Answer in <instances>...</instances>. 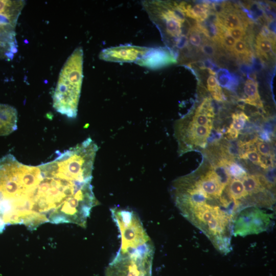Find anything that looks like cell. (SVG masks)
<instances>
[{
    "label": "cell",
    "instance_id": "277c9868",
    "mask_svg": "<svg viewBox=\"0 0 276 276\" xmlns=\"http://www.w3.org/2000/svg\"><path fill=\"white\" fill-rule=\"evenodd\" d=\"M25 5L22 0H0V59L10 60L17 51L15 28Z\"/></svg>",
    "mask_w": 276,
    "mask_h": 276
},
{
    "label": "cell",
    "instance_id": "83f0119b",
    "mask_svg": "<svg viewBox=\"0 0 276 276\" xmlns=\"http://www.w3.org/2000/svg\"><path fill=\"white\" fill-rule=\"evenodd\" d=\"M272 26H274V22L272 23ZM272 25L270 23L269 25V26L271 27ZM268 29H269V30H270L271 29V27H269V28H268ZM272 33L274 34V27H272Z\"/></svg>",
    "mask_w": 276,
    "mask_h": 276
},
{
    "label": "cell",
    "instance_id": "5b68a950",
    "mask_svg": "<svg viewBox=\"0 0 276 276\" xmlns=\"http://www.w3.org/2000/svg\"><path fill=\"white\" fill-rule=\"evenodd\" d=\"M272 218V214L258 207L246 208L237 214L233 234L243 237L265 232L270 227Z\"/></svg>",
    "mask_w": 276,
    "mask_h": 276
},
{
    "label": "cell",
    "instance_id": "9c48e42d",
    "mask_svg": "<svg viewBox=\"0 0 276 276\" xmlns=\"http://www.w3.org/2000/svg\"><path fill=\"white\" fill-rule=\"evenodd\" d=\"M258 87V85L256 81L250 78L247 79L244 87L246 98L241 100L246 104L262 108L263 104L259 94Z\"/></svg>",
    "mask_w": 276,
    "mask_h": 276
},
{
    "label": "cell",
    "instance_id": "7a4b0ae2",
    "mask_svg": "<svg viewBox=\"0 0 276 276\" xmlns=\"http://www.w3.org/2000/svg\"><path fill=\"white\" fill-rule=\"evenodd\" d=\"M83 51L75 49L62 67L53 95L55 110L70 118L76 117L83 81Z\"/></svg>",
    "mask_w": 276,
    "mask_h": 276
},
{
    "label": "cell",
    "instance_id": "ac0fdd59",
    "mask_svg": "<svg viewBox=\"0 0 276 276\" xmlns=\"http://www.w3.org/2000/svg\"><path fill=\"white\" fill-rule=\"evenodd\" d=\"M201 33L194 26H191L187 35H186L189 43L194 47L199 48L201 45L203 39L201 36Z\"/></svg>",
    "mask_w": 276,
    "mask_h": 276
},
{
    "label": "cell",
    "instance_id": "8992f818",
    "mask_svg": "<svg viewBox=\"0 0 276 276\" xmlns=\"http://www.w3.org/2000/svg\"><path fill=\"white\" fill-rule=\"evenodd\" d=\"M151 48L131 44L121 45L102 50L99 58L105 61L136 63L146 56Z\"/></svg>",
    "mask_w": 276,
    "mask_h": 276
},
{
    "label": "cell",
    "instance_id": "3957f363",
    "mask_svg": "<svg viewBox=\"0 0 276 276\" xmlns=\"http://www.w3.org/2000/svg\"><path fill=\"white\" fill-rule=\"evenodd\" d=\"M110 211L121 237V247L117 254L130 255L151 242L135 212L118 207L111 209Z\"/></svg>",
    "mask_w": 276,
    "mask_h": 276
},
{
    "label": "cell",
    "instance_id": "6da1fadb",
    "mask_svg": "<svg viewBox=\"0 0 276 276\" xmlns=\"http://www.w3.org/2000/svg\"><path fill=\"white\" fill-rule=\"evenodd\" d=\"M31 166L17 198L21 224L34 229L45 222L84 227L98 204L91 178L64 152Z\"/></svg>",
    "mask_w": 276,
    "mask_h": 276
},
{
    "label": "cell",
    "instance_id": "ba28073f",
    "mask_svg": "<svg viewBox=\"0 0 276 276\" xmlns=\"http://www.w3.org/2000/svg\"><path fill=\"white\" fill-rule=\"evenodd\" d=\"M17 111L13 106L0 103V136L7 135L17 129Z\"/></svg>",
    "mask_w": 276,
    "mask_h": 276
},
{
    "label": "cell",
    "instance_id": "7c38bea8",
    "mask_svg": "<svg viewBox=\"0 0 276 276\" xmlns=\"http://www.w3.org/2000/svg\"><path fill=\"white\" fill-rule=\"evenodd\" d=\"M242 179L244 189L248 195L263 193L266 191V188L260 184L256 175H246Z\"/></svg>",
    "mask_w": 276,
    "mask_h": 276
},
{
    "label": "cell",
    "instance_id": "484cf974",
    "mask_svg": "<svg viewBox=\"0 0 276 276\" xmlns=\"http://www.w3.org/2000/svg\"><path fill=\"white\" fill-rule=\"evenodd\" d=\"M226 133L228 135L229 137L232 139H236L238 137L239 132L235 130L231 125H230L226 131Z\"/></svg>",
    "mask_w": 276,
    "mask_h": 276
},
{
    "label": "cell",
    "instance_id": "9a60e30c",
    "mask_svg": "<svg viewBox=\"0 0 276 276\" xmlns=\"http://www.w3.org/2000/svg\"><path fill=\"white\" fill-rule=\"evenodd\" d=\"M219 85L226 88H232L237 84V80L224 68H220L216 74Z\"/></svg>",
    "mask_w": 276,
    "mask_h": 276
},
{
    "label": "cell",
    "instance_id": "30bf717a",
    "mask_svg": "<svg viewBox=\"0 0 276 276\" xmlns=\"http://www.w3.org/2000/svg\"><path fill=\"white\" fill-rule=\"evenodd\" d=\"M219 17L221 24L227 29L240 27L245 28L248 24L245 17L236 10L230 9Z\"/></svg>",
    "mask_w": 276,
    "mask_h": 276
},
{
    "label": "cell",
    "instance_id": "44dd1931",
    "mask_svg": "<svg viewBox=\"0 0 276 276\" xmlns=\"http://www.w3.org/2000/svg\"><path fill=\"white\" fill-rule=\"evenodd\" d=\"M236 41V40L226 30V32L221 36L219 43L225 50L232 53Z\"/></svg>",
    "mask_w": 276,
    "mask_h": 276
},
{
    "label": "cell",
    "instance_id": "cb8c5ba5",
    "mask_svg": "<svg viewBox=\"0 0 276 276\" xmlns=\"http://www.w3.org/2000/svg\"><path fill=\"white\" fill-rule=\"evenodd\" d=\"M256 143L257 148L262 155H271V149L269 144L261 140H257Z\"/></svg>",
    "mask_w": 276,
    "mask_h": 276
},
{
    "label": "cell",
    "instance_id": "52a82bcc",
    "mask_svg": "<svg viewBox=\"0 0 276 276\" xmlns=\"http://www.w3.org/2000/svg\"><path fill=\"white\" fill-rule=\"evenodd\" d=\"M177 60L171 51L166 48H151L145 57L136 64L152 69H157L171 64Z\"/></svg>",
    "mask_w": 276,
    "mask_h": 276
},
{
    "label": "cell",
    "instance_id": "d6986e66",
    "mask_svg": "<svg viewBox=\"0 0 276 276\" xmlns=\"http://www.w3.org/2000/svg\"><path fill=\"white\" fill-rule=\"evenodd\" d=\"M233 121L231 125L237 131L243 129L245 122L249 120V118L242 111L234 113L232 114Z\"/></svg>",
    "mask_w": 276,
    "mask_h": 276
},
{
    "label": "cell",
    "instance_id": "4fadbf2b",
    "mask_svg": "<svg viewBox=\"0 0 276 276\" xmlns=\"http://www.w3.org/2000/svg\"><path fill=\"white\" fill-rule=\"evenodd\" d=\"M228 190L232 198L240 204V200L248 195L240 179H232L228 185Z\"/></svg>",
    "mask_w": 276,
    "mask_h": 276
},
{
    "label": "cell",
    "instance_id": "d4e9b609",
    "mask_svg": "<svg viewBox=\"0 0 276 276\" xmlns=\"http://www.w3.org/2000/svg\"><path fill=\"white\" fill-rule=\"evenodd\" d=\"M219 86L220 85L215 76L211 75L207 80V88L208 90L211 94L215 91Z\"/></svg>",
    "mask_w": 276,
    "mask_h": 276
},
{
    "label": "cell",
    "instance_id": "8fae6325",
    "mask_svg": "<svg viewBox=\"0 0 276 276\" xmlns=\"http://www.w3.org/2000/svg\"><path fill=\"white\" fill-rule=\"evenodd\" d=\"M256 48L258 55L268 59V54L274 51L275 49V40L274 37H264L260 34L258 35L256 38Z\"/></svg>",
    "mask_w": 276,
    "mask_h": 276
},
{
    "label": "cell",
    "instance_id": "e0dca14e",
    "mask_svg": "<svg viewBox=\"0 0 276 276\" xmlns=\"http://www.w3.org/2000/svg\"><path fill=\"white\" fill-rule=\"evenodd\" d=\"M183 119L196 125L206 126L212 128V118L204 113L195 111L191 120L189 121L186 118Z\"/></svg>",
    "mask_w": 276,
    "mask_h": 276
},
{
    "label": "cell",
    "instance_id": "4316f807",
    "mask_svg": "<svg viewBox=\"0 0 276 276\" xmlns=\"http://www.w3.org/2000/svg\"><path fill=\"white\" fill-rule=\"evenodd\" d=\"M6 225L4 221L3 216L2 215L1 210H0V233H2L5 229Z\"/></svg>",
    "mask_w": 276,
    "mask_h": 276
},
{
    "label": "cell",
    "instance_id": "2e32d148",
    "mask_svg": "<svg viewBox=\"0 0 276 276\" xmlns=\"http://www.w3.org/2000/svg\"><path fill=\"white\" fill-rule=\"evenodd\" d=\"M226 167L229 175L236 179H242L247 174L245 169L235 162L227 159L222 160Z\"/></svg>",
    "mask_w": 276,
    "mask_h": 276
},
{
    "label": "cell",
    "instance_id": "603a6c76",
    "mask_svg": "<svg viewBox=\"0 0 276 276\" xmlns=\"http://www.w3.org/2000/svg\"><path fill=\"white\" fill-rule=\"evenodd\" d=\"M226 32L236 40H242L246 34L245 28L243 27L237 28L233 29H227Z\"/></svg>",
    "mask_w": 276,
    "mask_h": 276
},
{
    "label": "cell",
    "instance_id": "5bb4252c",
    "mask_svg": "<svg viewBox=\"0 0 276 276\" xmlns=\"http://www.w3.org/2000/svg\"><path fill=\"white\" fill-rule=\"evenodd\" d=\"M232 53L244 62H250L251 60L252 53L247 43L243 39L236 41Z\"/></svg>",
    "mask_w": 276,
    "mask_h": 276
},
{
    "label": "cell",
    "instance_id": "ffe728a7",
    "mask_svg": "<svg viewBox=\"0 0 276 276\" xmlns=\"http://www.w3.org/2000/svg\"><path fill=\"white\" fill-rule=\"evenodd\" d=\"M200 51L205 55L210 57H214L217 53V47L213 41H209L203 39V42L199 48Z\"/></svg>",
    "mask_w": 276,
    "mask_h": 276
},
{
    "label": "cell",
    "instance_id": "7402d4cb",
    "mask_svg": "<svg viewBox=\"0 0 276 276\" xmlns=\"http://www.w3.org/2000/svg\"><path fill=\"white\" fill-rule=\"evenodd\" d=\"M241 158L249 159L256 165H260V155L257 150H249L240 155Z\"/></svg>",
    "mask_w": 276,
    "mask_h": 276
}]
</instances>
